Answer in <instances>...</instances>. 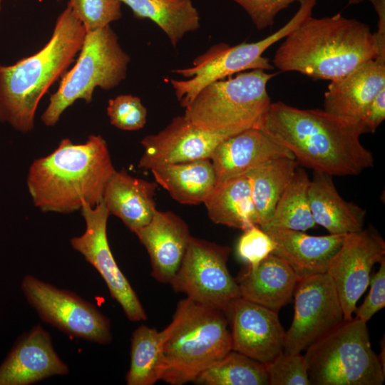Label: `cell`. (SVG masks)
I'll use <instances>...</instances> for the list:
<instances>
[{"instance_id":"20","label":"cell","mask_w":385,"mask_h":385,"mask_svg":"<svg viewBox=\"0 0 385 385\" xmlns=\"http://www.w3.org/2000/svg\"><path fill=\"white\" fill-rule=\"evenodd\" d=\"M280 158L295 159L286 148L257 128H251L222 140L210 160L217 182L244 175L251 170Z\"/></svg>"},{"instance_id":"2","label":"cell","mask_w":385,"mask_h":385,"mask_svg":"<svg viewBox=\"0 0 385 385\" xmlns=\"http://www.w3.org/2000/svg\"><path fill=\"white\" fill-rule=\"evenodd\" d=\"M378 54H385V46L367 24L340 14L311 15L285 37L272 62L282 71L332 81Z\"/></svg>"},{"instance_id":"26","label":"cell","mask_w":385,"mask_h":385,"mask_svg":"<svg viewBox=\"0 0 385 385\" xmlns=\"http://www.w3.org/2000/svg\"><path fill=\"white\" fill-rule=\"evenodd\" d=\"M203 203L209 218L215 224L242 230L257 225V215L245 175L217 182Z\"/></svg>"},{"instance_id":"1","label":"cell","mask_w":385,"mask_h":385,"mask_svg":"<svg viewBox=\"0 0 385 385\" xmlns=\"http://www.w3.org/2000/svg\"><path fill=\"white\" fill-rule=\"evenodd\" d=\"M257 128L289 150L298 163L331 176L356 175L374 165L360 141L366 133L352 123L324 110L299 109L271 103Z\"/></svg>"},{"instance_id":"9","label":"cell","mask_w":385,"mask_h":385,"mask_svg":"<svg viewBox=\"0 0 385 385\" xmlns=\"http://www.w3.org/2000/svg\"><path fill=\"white\" fill-rule=\"evenodd\" d=\"M299 7L279 29L264 39L230 46L220 43L194 59L191 67L174 70L187 80H170L182 107L186 108L204 87L225 77L252 69L270 70L274 66L263 53L277 41L285 38L306 18L312 14L317 0H297Z\"/></svg>"},{"instance_id":"25","label":"cell","mask_w":385,"mask_h":385,"mask_svg":"<svg viewBox=\"0 0 385 385\" xmlns=\"http://www.w3.org/2000/svg\"><path fill=\"white\" fill-rule=\"evenodd\" d=\"M150 170L156 183L183 205L203 203L217 183L210 159L159 165Z\"/></svg>"},{"instance_id":"28","label":"cell","mask_w":385,"mask_h":385,"mask_svg":"<svg viewBox=\"0 0 385 385\" xmlns=\"http://www.w3.org/2000/svg\"><path fill=\"white\" fill-rule=\"evenodd\" d=\"M138 19L155 23L175 47L188 32L200 27V14L191 0H118Z\"/></svg>"},{"instance_id":"4","label":"cell","mask_w":385,"mask_h":385,"mask_svg":"<svg viewBox=\"0 0 385 385\" xmlns=\"http://www.w3.org/2000/svg\"><path fill=\"white\" fill-rule=\"evenodd\" d=\"M86 34L84 26L67 4L43 47L14 64H0V123L24 133L34 129L41 99L67 71Z\"/></svg>"},{"instance_id":"32","label":"cell","mask_w":385,"mask_h":385,"mask_svg":"<svg viewBox=\"0 0 385 385\" xmlns=\"http://www.w3.org/2000/svg\"><path fill=\"white\" fill-rule=\"evenodd\" d=\"M68 4L86 32L103 28L122 16L118 0H68Z\"/></svg>"},{"instance_id":"19","label":"cell","mask_w":385,"mask_h":385,"mask_svg":"<svg viewBox=\"0 0 385 385\" xmlns=\"http://www.w3.org/2000/svg\"><path fill=\"white\" fill-rule=\"evenodd\" d=\"M133 232L149 255L152 276L160 282L170 283L192 237L187 223L171 211L157 210L149 223Z\"/></svg>"},{"instance_id":"7","label":"cell","mask_w":385,"mask_h":385,"mask_svg":"<svg viewBox=\"0 0 385 385\" xmlns=\"http://www.w3.org/2000/svg\"><path fill=\"white\" fill-rule=\"evenodd\" d=\"M311 385H381L384 369L373 351L366 322L352 318L305 350Z\"/></svg>"},{"instance_id":"34","label":"cell","mask_w":385,"mask_h":385,"mask_svg":"<svg viewBox=\"0 0 385 385\" xmlns=\"http://www.w3.org/2000/svg\"><path fill=\"white\" fill-rule=\"evenodd\" d=\"M107 114L111 123L123 130H137L143 128L147 120V109L138 97L120 95L108 101Z\"/></svg>"},{"instance_id":"16","label":"cell","mask_w":385,"mask_h":385,"mask_svg":"<svg viewBox=\"0 0 385 385\" xmlns=\"http://www.w3.org/2000/svg\"><path fill=\"white\" fill-rule=\"evenodd\" d=\"M231 135L202 129L184 115L177 116L158 133L142 139L144 153L138 166L150 170L159 165L210 159L216 147Z\"/></svg>"},{"instance_id":"30","label":"cell","mask_w":385,"mask_h":385,"mask_svg":"<svg viewBox=\"0 0 385 385\" xmlns=\"http://www.w3.org/2000/svg\"><path fill=\"white\" fill-rule=\"evenodd\" d=\"M309 178L304 170L297 168L262 230L270 228L306 231L314 228L309 207L308 188Z\"/></svg>"},{"instance_id":"24","label":"cell","mask_w":385,"mask_h":385,"mask_svg":"<svg viewBox=\"0 0 385 385\" xmlns=\"http://www.w3.org/2000/svg\"><path fill=\"white\" fill-rule=\"evenodd\" d=\"M332 176L314 171L308 188V200L317 225L329 234H349L364 227L366 210L344 200L339 194Z\"/></svg>"},{"instance_id":"39","label":"cell","mask_w":385,"mask_h":385,"mask_svg":"<svg viewBox=\"0 0 385 385\" xmlns=\"http://www.w3.org/2000/svg\"><path fill=\"white\" fill-rule=\"evenodd\" d=\"M2 1H3V0H0V11L1 10Z\"/></svg>"},{"instance_id":"37","label":"cell","mask_w":385,"mask_h":385,"mask_svg":"<svg viewBox=\"0 0 385 385\" xmlns=\"http://www.w3.org/2000/svg\"><path fill=\"white\" fill-rule=\"evenodd\" d=\"M379 263L378 271L370 278L369 294L354 311L355 317L365 322L385 307V257Z\"/></svg>"},{"instance_id":"31","label":"cell","mask_w":385,"mask_h":385,"mask_svg":"<svg viewBox=\"0 0 385 385\" xmlns=\"http://www.w3.org/2000/svg\"><path fill=\"white\" fill-rule=\"evenodd\" d=\"M204 385H269L265 364L231 350L195 380Z\"/></svg>"},{"instance_id":"21","label":"cell","mask_w":385,"mask_h":385,"mask_svg":"<svg viewBox=\"0 0 385 385\" xmlns=\"http://www.w3.org/2000/svg\"><path fill=\"white\" fill-rule=\"evenodd\" d=\"M263 230L275 242L272 254L285 261L299 279L327 272L346 235L312 236L303 231L281 228Z\"/></svg>"},{"instance_id":"38","label":"cell","mask_w":385,"mask_h":385,"mask_svg":"<svg viewBox=\"0 0 385 385\" xmlns=\"http://www.w3.org/2000/svg\"><path fill=\"white\" fill-rule=\"evenodd\" d=\"M385 118V88L365 109L359 123L366 133H374Z\"/></svg>"},{"instance_id":"3","label":"cell","mask_w":385,"mask_h":385,"mask_svg":"<svg viewBox=\"0 0 385 385\" xmlns=\"http://www.w3.org/2000/svg\"><path fill=\"white\" fill-rule=\"evenodd\" d=\"M115 172L106 140L91 135L81 144L61 140L29 168L27 186L34 205L43 212L69 213L85 204L95 207Z\"/></svg>"},{"instance_id":"33","label":"cell","mask_w":385,"mask_h":385,"mask_svg":"<svg viewBox=\"0 0 385 385\" xmlns=\"http://www.w3.org/2000/svg\"><path fill=\"white\" fill-rule=\"evenodd\" d=\"M269 385H311L304 356L283 351L265 365Z\"/></svg>"},{"instance_id":"8","label":"cell","mask_w":385,"mask_h":385,"mask_svg":"<svg viewBox=\"0 0 385 385\" xmlns=\"http://www.w3.org/2000/svg\"><path fill=\"white\" fill-rule=\"evenodd\" d=\"M129 62V56L109 25L86 32L75 65L61 77L58 89L50 96L41 116L43 123L56 125L63 111L78 99L91 102L97 87H116L125 78Z\"/></svg>"},{"instance_id":"5","label":"cell","mask_w":385,"mask_h":385,"mask_svg":"<svg viewBox=\"0 0 385 385\" xmlns=\"http://www.w3.org/2000/svg\"><path fill=\"white\" fill-rule=\"evenodd\" d=\"M224 311L188 297L181 299L171 322L160 332L165 361L163 381L172 385L195 381L232 350Z\"/></svg>"},{"instance_id":"12","label":"cell","mask_w":385,"mask_h":385,"mask_svg":"<svg viewBox=\"0 0 385 385\" xmlns=\"http://www.w3.org/2000/svg\"><path fill=\"white\" fill-rule=\"evenodd\" d=\"M294 313L285 332L284 351L301 353L345 320L334 284L327 273L298 279Z\"/></svg>"},{"instance_id":"11","label":"cell","mask_w":385,"mask_h":385,"mask_svg":"<svg viewBox=\"0 0 385 385\" xmlns=\"http://www.w3.org/2000/svg\"><path fill=\"white\" fill-rule=\"evenodd\" d=\"M21 289L41 319L70 336L101 344L112 340L110 320L89 302L26 275Z\"/></svg>"},{"instance_id":"10","label":"cell","mask_w":385,"mask_h":385,"mask_svg":"<svg viewBox=\"0 0 385 385\" xmlns=\"http://www.w3.org/2000/svg\"><path fill=\"white\" fill-rule=\"evenodd\" d=\"M230 248L191 237L170 284L173 290L197 302L224 312L241 297L227 262Z\"/></svg>"},{"instance_id":"36","label":"cell","mask_w":385,"mask_h":385,"mask_svg":"<svg viewBox=\"0 0 385 385\" xmlns=\"http://www.w3.org/2000/svg\"><path fill=\"white\" fill-rule=\"evenodd\" d=\"M239 4L249 15L258 30L270 27L274 23L279 12L287 9L295 0H232ZM349 4H359L365 1L347 0Z\"/></svg>"},{"instance_id":"35","label":"cell","mask_w":385,"mask_h":385,"mask_svg":"<svg viewBox=\"0 0 385 385\" xmlns=\"http://www.w3.org/2000/svg\"><path fill=\"white\" fill-rule=\"evenodd\" d=\"M243 231L238 240L237 252L249 267H255L273 253L276 245L272 237L258 225H253Z\"/></svg>"},{"instance_id":"23","label":"cell","mask_w":385,"mask_h":385,"mask_svg":"<svg viewBox=\"0 0 385 385\" xmlns=\"http://www.w3.org/2000/svg\"><path fill=\"white\" fill-rule=\"evenodd\" d=\"M156 188V183L115 170L106 185L102 200L109 214L120 218L133 232L149 223L157 211Z\"/></svg>"},{"instance_id":"6","label":"cell","mask_w":385,"mask_h":385,"mask_svg":"<svg viewBox=\"0 0 385 385\" xmlns=\"http://www.w3.org/2000/svg\"><path fill=\"white\" fill-rule=\"evenodd\" d=\"M276 74L252 69L212 82L200 91L184 115L195 125L212 132L234 135L257 128L271 104L267 85Z\"/></svg>"},{"instance_id":"15","label":"cell","mask_w":385,"mask_h":385,"mask_svg":"<svg viewBox=\"0 0 385 385\" xmlns=\"http://www.w3.org/2000/svg\"><path fill=\"white\" fill-rule=\"evenodd\" d=\"M232 339V350L265 365L284 350L285 331L278 312L242 297L225 312Z\"/></svg>"},{"instance_id":"17","label":"cell","mask_w":385,"mask_h":385,"mask_svg":"<svg viewBox=\"0 0 385 385\" xmlns=\"http://www.w3.org/2000/svg\"><path fill=\"white\" fill-rule=\"evenodd\" d=\"M68 373L50 334L37 325L21 337L0 365V385H29Z\"/></svg>"},{"instance_id":"18","label":"cell","mask_w":385,"mask_h":385,"mask_svg":"<svg viewBox=\"0 0 385 385\" xmlns=\"http://www.w3.org/2000/svg\"><path fill=\"white\" fill-rule=\"evenodd\" d=\"M385 88V54H378L344 76L331 81L324 93V110L359 123L365 109Z\"/></svg>"},{"instance_id":"27","label":"cell","mask_w":385,"mask_h":385,"mask_svg":"<svg viewBox=\"0 0 385 385\" xmlns=\"http://www.w3.org/2000/svg\"><path fill=\"white\" fill-rule=\"evenodd\" d=\"M298 164L295 159L280 158L245 174L260 227H264L271 218L277 203L298 168Z\"/></svg>"},{"instance_id":"22","label":"cell","mask_w":385,"mask_h":385,"mask_svg":"<svg viewBox=\"0 0 385 385\" xmlns=\"http://www.w3.org/2000/svg\"><path fill=\"white\" fill-rule=\"evenodd\" d=\"M299 278L291 267L271 254L255 267H247L236 282L241 297L276 312L293 297Z\"/></svg>"},{"instance_id":"14","label":"cell","mask_w":385,"mask_h":385,"mask_svg":"<svg viewBox=\"0 0 385 385\" xmlns=\"http://www.w3.org/2000/svg\"><path fill=\"white\" fill-rule=\"evenodd\" d=\"M385 256V242L371 229L346 234L327 273L336 287L345 321L351 319L359 299L369 285L373 266Z\"/></svg>"},{"instance_id":"29","label":"cell","mask_w":385,"mask_h":385,"mask_svg":"<svg viewBox=\"0 0 385 385\" xmlns=\"http://www.w3.org/2000/svg\"><path fill=\"white\" fill-rule=\"evenodd\" d=\"M165 369L161 334L145 324L133 333L128 385H153L161 380Z\"/></svg>"},{"instance_id":"13","label":"cell","mask_w":385,"mask_h":385,"mask_svg":"<svg viewBox=\"0 0 385 385\" xmlns=\"http://www.w3.org/2000/svg\"><path fill=\"white\" fill-rule=\"evenodd\" d=\"M86 230L71 239L72 247L82 254L105 281L111 297L120 305L128 319L138 322L146 313L127 278L119 269L107 238L109 212L103 200L95 207L85 204L81 208Z\"/></svg>"}]
</instances>
